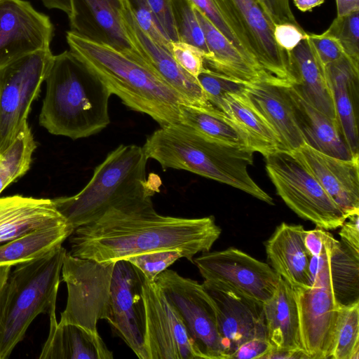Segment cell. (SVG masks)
Masks as SVG:
<instances>
[{
    "label": "cell",
    "instance_id": "obj_24",
    "mask_svg": "<svg viewBox=\"0 0 359 359\" xmlns=\"http://www.w3.org/2000/svg\"><path fill=\"white\" fill-rule=\"evenodd\" d=\"M67 223L53 199L0 197V244L33 231Z\"/></svg>",
    "mask_w": 359,
    "mask_h": 359
},
{
    "label": "cell",
    "instance_id": "obj_21",
    "mask_svg": "<svg viewBox=\"0 0 359 359\" xmlns=\"http://www.w3.org/2000/svg\"><path fill=\"white\" fill-rule=\"evenodd\" d=\"M71 32L124 53L137 52L123 27L121 0H68Z\"/></svg>",
    "mask_w": 359,
    "mask_h": 359
},
{
    "label": "cell",
    "instance_id": "obj_20",
    "mask_svg": "<svg viewBox=\"0 0 359 359\" xmlns=\"http://www.w3.org/2000/svg\"><path fill=\"white\" fill-rule=\"evenodd\" d=\"M294 152L346 215L359 212V156L341 159L305 144Z\"/></svg>",
    "mask_w": 359,
    "mask_h": 359
},
{
    "label": "cell",
    "instance_id": "obj_27",
    "mask_svg": "<svg viewBox=\"0 0 359 359\" xmlns=\"http://www.w3.org/2000/svg\"><path fill=\"white\" fill-rule=\"evenodd\" d=\"M50 329L40 359H112L99 334H92L72 324L57 321L55 309L48 314Z\"/></svg>",
    "mask_w": 359,
    "mask_h": 359
},
{
    "label": "cell",
    "instance_id": "obj_45",
    "mask_svg": "<svg viewBox=\"0 0 359 359\" xmlns=\"http://www.w3.org/2000/svg\"><path fill=\"white\" fill-rule=\"evenodd\" d=\"M162 29L171 41H179L172 12L171 0H147Z\"/></svg>",
    "mask_w": 359,
    "mask_h": 359
},
{
    "label": "cell",
    "instance_id": "obj_30",
    "mask_svg": "<svg viewBox=\"0 0 359 359\" xmlns=\"http://www.w3.org/2000/svg\"><path fill=\"white\" fill-rule=\"evenodd\" d=\"M247 135L251 149L266 156L280 149L279 140L244 90L226 94L215 105Z\"/></svg>",
    "mask_w": 359,
    "mask_h": 359
},
{
    "label": "cell",
    "instance_id": "obj_38",
    "mask_svg": "<svg viewBox=\"0 0 359 359\" xmlns=\"http://www.w3.org/2000/svg\"><path fill=\"white\" fill-rule=\"evenodd\" d=\"M215 27L250 62L262 68L247 50L237 34L224 18L214 0H190ZM264 70V69H263Z\"/></svg>",
    "mask_w": 359,
    "mask_h": 359
},
{
    "label": "cell",
    "instance_id": "obj_10",
    "mask_svg": "<svg viewBox=\"0 0 359 359\" xmlns=\"http://www.w3.org/2000/svg\"><path fill=\"white\" fill-rule=\"evenodd\" d=\"M309 287H292L302 348L308 358H331L341 309L330 288L327 252L317 259Z\"/></svg>",
    "mask_w": 359,
    "mask_h": 359
},
{
    "label": "cell",
    "instance_id": "obj_2",
    "mask_svg": "<svg viewBox=\"0 0 359 359\" xmlns=\"http://www.w3.org/2000/svg\"><path fill=\"white\" fill-rule=\"evenodd\" d=\"M45 81L39 123L49 133L77 140L95 135L110 123L112 94L72 50L53 56Z\"/></svg>",
    "mask_w": 359,
    "mask_h": 359
},
{
    "label": "cell",
    "instance_id": "obj_22",
    "mask_svg": "<svg viewBox=\"0 0 359 359\" xmlns=\"http://www.w3.org/2000/svg\"><path fill=\"white\" fill-rule=\"evenodd\" d=\"M305 229L301 224L282 222L265 243L270 266L292 287H309L311 257L304 242Z\"/></svg>",
    "mask_w": 359,
    "mask_h": 359
},
{
    "label": "cell",
    "instance_id": "obj_12",
    "mask_svg": "<svg viewBox=\"0 0 359 359\" xmlns=\"http://www.w3.org/2000/svg\"><path fill=\"white\" fill-rule=\"evenodd\" d=\"M247 50L268 74L293 83L288 53L273 36V25L257 0H214Z\"/></svg>",
    "mask_w": 359,
    "mask_h": 359
},
{
    "label": "cell",
    "instance_id": "obj_48",
    "mask_svg": "<svg viewBox=\"0 0 359 359\" xmlns=\"http://www.w3.org/2000/svg\"><path fill=\"white\" fill-rule=\"evenodd\" d=\"M341 241L356 253H359V212L348 216L340 226Z\"/></svg>",
    "mask_w": 359,
    "mask_h": 359
},
{
    "label": "cell",
    "instance_id": "obj_28",
    "mask_svg": "<svg viewBox=\"0 0 359 359\" xmlns=\"http://www.w3.org/2000/svg\"><path fill=\"white\" fill-rule=\"evenodd\" d=\"M264 312L267 339L273 349L303 351L294 292L282 278L272 297L264 303Z\"/></svg>",
    "mask_w": 359,
    "mask_h": 359
},
{
    "label": "cell",
    "instance_id": "obj_41",
    "mask_svg": "<svg viewBox=\"0 0 359 359\" xmlns=\"http://www.w3.org/2000/svg\"><path fill=\"white\" fill-rule=\"evenodd\" d=\"M128 1L140 28L151 40L170 52L171 41L162 29L147 0Z\"/></svg>",
    "mask_w": 359,
    "mask_h": 359
},
{
    "label": "cell",
    "instance_id": "obj_43",
    "mask_svg": "<svg viewBox=\"0 0 359 359\" xmlns=\"http://www.w3.org/2000/svg\"><path fill=\"white\" fill-rule=\"evenodd\" d=\"M306 38L323 66L340 59L344 52L339 40L327 32L306 34Z\"/></svg>",
    "mask_w": 359,
    "mask_h": 359
},
{
    "label": "cell",
    "instance_id": "obj_47",
    "mask_svg": "<svg viewBox=\"0 0 359 359\" xmlns=\"http://www.w3.org/2000/svg\"><path fill=\"white\" fill-rule=\"evenodd\" d=\"M273 349L267 339L256 338L242 344L231 358H264Z\"/></svg>",
    "mask_w": 359,
    "mask_h": 359
},
{
    "label": "cell",
    "instance_id": "obj_51",
    "mask_svg": "<svg viewBox=\"0 0 359 359\" xmlns=\"http://www.w3.org/2000/svg\"><path fill=\"white\" fill-rule=\"evenodd\" d=\"M337 16L345 15L355 10H359V0H335Z\"/></svg>",
    "mask_w": 359,
    "mask_h": 359
},
{
    "label": "cell",
    "instance_id": "obj_42",
    "mask_svg": "<svg viewBox=\"0 0 359 359\" xmlns=\"http://www.w3.org/2000/svg\"><path fill=\"white\" fill-rule=\"evenodd\" d=\"M170 53L177 63L196 79L205 69L204 53L191 44L171 41Z\"/></svg>",
    "mask_w": 359,
    "mask_h": 359
},
{
    "label": "cell",
    "instance_id": "obj_50",
    "mask_svg": "<svg viewBox=\"0 0 359 359\" xmlns=\"http://www.w3.org/2000/svg\"><path fill=\"white\" fill-rule=\"evenodd\" d=\"M11 266H0V325L3 316L8 280Z\"/></svg>",
    "mask_w": 359,
    "mask_h": 359
},
{
    "label": "cell",
    "instance_id": "obj_23",
    "mask_svg": "<svg viewBox=\"0 0 359 359\" xmlns=\"http://www.w3.org/2000/svg\"><path fill=\"white\" fill-rule=\"evenodd\" d=\"M337 121L354 156H359L358 81L359 67L344 54L324 66Z\"/></svg>",
    "mask_w": 359,
    "mask_h": 359
},
{
    "label": "cell",
    "instance_id": "obj_9",
    "mask_svg": "<svg viewBox=\"0 0 359 359\" xmlns=\"http://www.w3.org/2000/svg\"><path fill=\"white\" fill-rule=\"evenodd\" d=\"M115 262L100 263L66 252L62 266L67 300L60 324H72L97 334V323L109 317L110 290Z\"/></svg>",
    "mask_w": 359,
    "mask_h": 359
},
{
    "label": "cell",
    "instance_id": "obj_25",
    "mask_svg": "<svg viewBox=\"0 0 359 359\" xmlns=\"http://www.w3.org/2000/svg\"><path fill=\"white\" fill-rule=\"evenodd\" d=\"M288 91L296 121L305 144L341 159L356 157L352 154L335 120L311 104L292 83L288 86Z\"/></svg>",
    "mask_w": 359,
    "mask_h": 359
},
{
    "label": "cell",
    "instance_id": "obj_44",
    "mask_svg": "<svg viewBox=\"0 0 359 359\" xmlns=\"http://www.w3.org/2000/svg\"><path fill=\"white\" fill-rule=\"evenodd\" d=\"M306 34L300 26L291 23L273 25V36L277 44L287 53L306 37Z\"/></svg>",
    "mask_w": 359,
    "mask_h": 359
},
{
    "label": "cell",
    "instance_id": "obj_37",
    "mask_svg": "<svg viewBox=\"0 0 359 359\" xmlns=\"http://www.w3.org/2000/svg\"><path fill=\"white\" fill-rule=\"evenodd\" d=\"M326 31L339 40L344 54L359 67V10L337 16Z\"/></svg>",
    "mask_w": 359,
    "mask_h": 359
},
{
    "label": "cell",
    "instance_id": "obj_52",
    "mask_svg": "<svg viewBox=\"0 0 359 359\" xmlns=\"http://www.w3.org/2000/svg\"><path fill=\"white\" fill-rule=\"evenodd\" d=\"M295 6L301 11H311L313 8L320 6L325 0H292Z\"/></svg>",
    "mask_w": 359,
    "mask_h": 359
},
{
    "label": "cell",
    "instance_id": "obj_5",
    "mask_svg": "<svg viewBox=\"0 0 359 359\" xmlns=\"http://www.w3.org/2000/svg\"><path fill=\"white\" fill-rule=\"evenodd\" d=\"M148 157L142 147L121 144L97 165L86 187L72 196L53 199L74 229L96 221L111 208L151 198L159 185L146 179Z\"/></svg>",
    "mask_w": 359,
    "mask_h": 359
},
{
    "label": "cell",
    "instance_id": "obj_11",
    "mask_svg": "<svg viewBox=\"0 0 359 359\" xmlns=\"http://www.w3.org/2000/svg\"><path fill=\"white\" fill-rule=\"evenodd\" d=\"M155 282L180 316L198 358L224 359L216 306L203 285L168 269Z\"/></svg>",
    "mask_w": 359,
    "mask_h": 359
},
{
    "label": "cell",
    "instance_id": "obj_32",
    "mask_svg": "<svg viewBox=\"0 0 359 359\" xmlns=\"http://www.w3.org/2000/svg\"><path fill=\"white\" fill-rule=\"evenodd\" d=\"M67 223L33 231L0 244V266H16L61 245L73 233Z\"/></svg>",
    "mask_w": 359,
    "mask_h": 359
},
{
    "label": "cell",
    "instance_id": "obj_34",
    "mask_svg": "<svg viewBox=\"0 0 359 359\" xmlns=\"http://www.w3.org/2000/svg\"><path fill=\"white\" fill-rule=\"evenodd\" d=\"M36 147L28 123H25L13 143L0 154V194L29 169Z\"/></svg>",
    "mask_w": 359,
    "mask_h": 359
},
{
    "label": "cell",
    "instance_id": "obj_1",
    "mask_svg": "<svg viewBox=\"0 0 359 359\" xmlns=\"http://www.w3.org/2000/svg\"><path fill=\"white\" fill-rule=\"evenodd\" d=\"M221 233L213 216L161 215L149 198L111 208L96 221L75 229L69 236V252L76 257L111 263L150 252L178 250L193 261L198 252L210 251Z\"/></svg>",
    "mask_w": 359,
    "mask_h": 359
},
{
    "label": "cell",
    "instance_id": "obj_14",
    "mask_svg": "<svg viewBox=\"0 0 359 359\" xmlns=\"http://www.w3.org/2000/svg\"><path fill=\"white\" fill-rule=\"evenodd\" d=\"M143 274L127 260L115 262L112 273L107 322L140 359L145 349L146 313L142 295Z\"/></svg>",
    "mask_w": 359,
    "mask_h": 359
},
{
    "label": "cell",
    "instance_id": "obj_35",
    "mask_svg": "<svg viewBox=\"0 0 359 359\" xmlns=\"http://www.w3.org/2000/svg\"><path fill=\"white\" fill-rule=\"evenodd\" d=\"M331 358H359V303L341 309Z\"/></svg>",
    "mask_w": 359,
    "mask_h": 359
},
{
    "label": "cell",
    "instance_id": "obj_3",
    "mask_svg": "<svg viewBox=\"0 0 359 359\" xmlns=\"http://www.w3.org/2000/svg\"><path fill=\"white\" fill-rule=\"evenodd\" d=\"M142 147L148 158L156 161L164 170L189 171L274 204L248 173L255 153L250 148L217 141L181 123L161 126Z\"/></svg>",
    "mask_w": 359,
    "mask_h": 359
},
{
    "label": "cell",
    "instance_id": "obj_39",
    "mask_svg": "<svg viewBox=\"0 0 359 359\" xmlns=\"http://www.w3.org/2000/svg\"><path fill=\"white\" fill-rule=\"evenodd\" d=\"M184 257L178 250L154 251L133 256L127 259L149 281H154L158 274L175 262Z\"/></svg>",
    "mask_w": 359,
    "mask_h": 359
},
{
    "label": "cell",
    "instance_id": "obj_17",
    "mask_svg": "<svg viewBox=\"0 0 359 359\" xmlns=\"http://www.w3.org/2000/svg\"><path fill=\"white\" fill-rule=\"evenodd\" d=\"M54 27L49 17L25 0H0V65L50 49Z\"/></svg>",
    "mask_w": 359,
    "mask_h": 359
},
{
    "label": "cell",
    "instance_id": "obj_40",
    "mask_svg": "<svg viewBox=\"0 0 359 359\" xmlns=\"http://www.w3.org/2000/svg\"><path fill=\"white\" fill-rule=\"evenodd\" d=\"M197 80L210 103L215 107L226 94L242 92L245 86V83L230 79L205 67Z\"/></svg>",
    "mask_w": 359,
    "mask_h": 359
},
{
    "label": "cell",
    "instance_id": "obj_6",
    "mask_svg": "<svg viewBox=\"0 0 359 359\" xmlns=\"http://www.w3.org/2000/svg\"><path fill=\"white\" fill-rule=\"evenodd\" d=\"M66 252L59 245L39 258L16 265L11 271L0 325V359L10 356L38 315L56 309Z\"/></svg>",
    "mask_w": 359,
    "mask_h": 359
},
{
    "label": "cell",
    "instance_id": "obj_13",
    "mask_svg": "<svg viewBox=\"0 0 359 359\" xmlns=\"http://www.w3.org/2000/svg\"><path fill=\"white\" fill-rule=\"evenodd\" d=\"M194 262L204 280L224 284L263 304L280 278L269 264L234 248L203 252Z\"/></svg>",
    "mask_w": 359,
    "mask_h": 359
},
{
    "label": "cell",
    "instance_id": "obj_53",
    "mask_svg": "<svg viewBox=\"0 0 359 359\" xmlns=\"http://www.w3.org/2000/svg\"><path fill=\"white\" fill-rule=\"evenodd\" d=\"M43 5L49 9H57L66 13H69L68 0H41Z\"/></svg>",
    "mask_w": 359,
    "mask_h": 359
},
{
    "label": "cell",
    "instance_id": "obj_4",
    "mask_svg": "<svg viewBox=\"0 0 359 359\" xmlns=\"http://www.w3.org/2000/svg\"><path fill=\"white\" fill-rule=\"evenodd\" d=\"M66 39L72 50L132 110L151 116L161 126L179 123L184 99L142 60L137 52L124 53L71 31Z\"/></svg>",
    "mask_w": 359,
    "mask_h": 359
},
{
    "label": "cell",
    "instance_id": "obj_31",
    "mask_svg": "<svg viewBox=\"0 0 359 359\" xmlns=\"http://www.w3.org/2000/svg\"><path fill=\"white\" fill-rule=\"evenodd\" d=\"M327 250L330 285L336 304L342 309L359 303V253L332 235Z\"/></svg>",
    "mask_w": 359,
    "mask_h": 359
},
{
    "label": "cell",
    "instance_id": "obj_19",
    "mask_svg": "<svg viewBox=\"0 0 359 359\" xmlns=\"http://www.w3.org/2000/svg\"><path fill=\"white\" fill-rule=\"evenodd\" d=\"M291 83L273 76L245 83L244 92L276 134L280 149L294 151L304 141L298 128L288 91Z\"/></svg>",
    "mask_w": 359,
    "mask_h": 359
},
{
    "label": "cell",
    "instance_id": "obj_29",
    "mask_svg": "<svg viewBox=\"0 0 359 359\" xmlns=\"http://www.w3.org/2000/svg\"><path fill=\"white\" fill-rule=\"evenodd\" d=\"M194 8L209 51V55L204 59L205 67L245 83L272 76L250 62L198 9L195 6Z\"/></svg>",
    "mask_w": 359,
    "mask_h": 359
},
{
    "label": "cell",
    "instance_id": "obj_15",
    "mask_svg": "<svg viewBox=\"0 0 359 359\" xmlns=\"http://www.w3.org/2000/svg\"><path fill=\"white\" fill-rule=\"evenodd\" d=\"M148 359L199 358L178 313L154 281L143 276Z\"/></svg>",
    "mask_w": 359,
    "mask_h": 359
},
{
    "label": "cell",
    "instance_id": "obj_16",
    "mask_svg": "<svg viewBox=\"0 0 359 359\" xmlns=\"http://www.w3.org/2000/svg\"><path fill=\"white\" fill-rule=\"evenodd\" d=\"M215 302L224 359L244 343L267 339L264 304L219 283H202Z\"/></svg>",
    "mask_w": 359,
    "mask_h": 359
},
{
    "label": "cell",
    "instance_id": "obj_49",
    "mask_svg": "<svg viewBox=\"0 0 359 359\" xmlns=\"http://www.w3.org/2000/svg\"><path fill=\"white\" fill-rule=\"evenodd\" d=\"M330 234L327 231L318 227L306 230L304 242L310 257H318L323 252Z\"/></svg>",
    "mask_w": 359,
    "mask_h": 359
},
{
    "label": "cell",
    "instance_id": "obj_33",
    "mask_svg": "<svg viewBox=\"0 0 359 359\" xmlns=\"http://www.w3.org/2000/svg\"><path fill=\"white\" fill-rule=\"evenodd\" d=\"M179 123L217 141L251 149L247 135L222 111L213 106L203 107L182 102L179 105Z\"/></svg>",
    "mask_w": 359,
    "mask_h": 359
},
{
    "label": "cell",
    "instance_id": "obj_46",
    "mask_svg": "<svg viewBox=\"0 0 359 359\" xmlns=\"http://www.w3.org/2000/svg\"><path fill=\"white\" fill-rule=\"evenodd\" d=\"M274 24L291 23L299 26L289 0H257Z\"/></svg>",
    "mask_w": 359,
    "mask_h": 359
},
{
    "label": "cell",
    "instance_id": "obj_36",
    "mask_svg": "<svg viewBox=\"0 0 359 359\" xmlns=\"http://www.w3.org/2000/svg\"><path fill=\"white\" fill-rule=\"evenodd\" d=\"M175 29L180 41L191 44L209 55L205 36L190 0H171Z\"/></svg>",
    "mask_w": 359,
    "mask_h": 359
},
{
    "label": "cell",
    "instance_id": "obj_18",
    "mask_svg": "<svg viewBox=\"0 0 359 359\" xmlns=\"http://www.w3.org/2000/svg\"><path fill=\"white\" fill-rule=\"evenodd\" d=\"M120 15L130 44L149 68L178 93L187 104L212 106L197 79L184 70L168 49L151 40L140 28L128 0H121Z\"/></svg>",
    "mask_w": 359,
    "mask_h": 359
},
{
    "label": "cell",
    "instance_id": "obj_26",
    "mask_svg": "<svg viewBox=\"0 0 359 359\" xmlns=\"http://www.w3.org/2000/svg\"><path fill=\"white\" fill-rule=\"evenodd\" d=\"M288 56L292 84L311 104L337 121L324 66L307 38L302 40Z\"/></svg>",
    "mask_w": 359,
    "mask_h": 359
},
{
    "label": "cell",
    "instance_id": "obj_7",
    "mask_svg": "<svg viewBox=\"0 0 359 359\" xmlns=\"http://www.w3.org/2000/svg\"><path fill=\"white\" fill-rule=\"evenodd\" d=\"M264 158L278 195L298 216L325 230L342 225L348 215L294 151L278 149Z\"/></svg>",
    "mask_w": 359,
    "mask_h": 359
},
{
    "label": "cell",
    "instance_id": "obj_8",
    "mask_svg": "<svg viewBox=\"0 0 359 359\" xmlns=\"http://www.w3.org/2000/svg\"><path fill=\"white\" fill-rule=\"evenodd\" d=\"M53 56L50 48L41 50L0 65V154L27 122Z\"/></svg>",
    "mask_w": 359,
    "mask_h": 359
}]
</instances>
